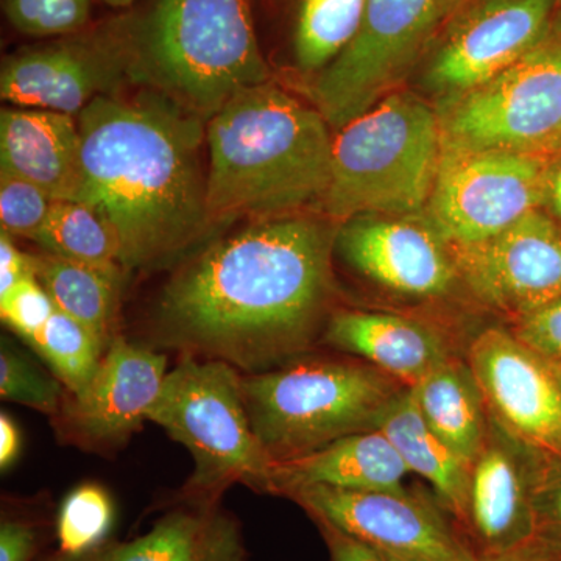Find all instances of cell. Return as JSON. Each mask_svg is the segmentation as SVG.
<instances>
[{"mask_svg":"<svg viewBox=\"0 0 561 561\" xmlns=\"http://www.w3.org/2000/svg\"><path fill=\"white\" fill-rule=\"evenodd\" d=\"M337 231L306 216L256 220L198 253L162 290L153 342L261 373L301 350L331 289Z\"/></svg>","mask_w":561,"mask_h":561,"instance_id":"1","label":"cell"},{"mask_svg":"<svg viewBox=\"0 0 561 561\" xmlns=\"http://www.w3.org/2000/svg\"><path fill=\"white\" fill-rule=\"evenodd\" d=\"M203 124L162 94L139 101L101 95L79 114L83 181L77 202L114 232L125 273L168 265L213 225Z\"/></svg>","mask_w":561,"mask_h":561,"instance_id":"2","label":"cell"},{"mask_svg":"<svg viewBox=\"0 0 561 561\" xmlns=\"http://www.w3.org/2000/svg\"><path fill=\"white\" fill-rule=\"evenodd\" d=\"M205 142L210 224L294 216L330 186V124L271 81L232 95L206 122Z\"/></svg>","mask_w":561,"mask_h":561,"instance_id":"3","label":"cell"},{"mask_svg":"<svg viewBox=\"0 0 561 561\" xmlns=\"http://www.w3.org/2000/svg\"><path fill=\"white\" fill-rule=\"evenodd\" d=\"M125 32L131 76L203 122L239 91L271 79L251 0H151Z\"/></svg>","mask_w":561,"mask_h":561,"instance_id":"4","label":"cell"},{"mask_svg":"<svg viewBox=\"0 0 561 561\" xmlns=\"http://www.w3.org/2000/svg\"><path fill=\"white\" fill-rule=\"evenodd\" d=\"M442 157L437 110L398 90L332 138L321 209L334 221L365 214L424 216Z\"/></svg>","mask_w":561,"mask_h":561,"instance_id":"5","label":"cell"},{"mask_svg":"<svg viewBox=\"0 0 561 561\" xmlns=\"http://www.w3.org/2000/svg\"><path fill=\"white\" fill-rule=\"evenodd\" d=\"M398 391L378 368L332 359L300 360L242 376L251 427L273 463L373 430Z\"/></svg>","mask_w":561,"mask_h":561,"instance_id":"6","label":"cell"},{"mask_svg":"<svg viewBox=\"0 0 561 561\" xmlns=\"http://www.w3.org/2000/svg\"><path fill=\"white\" fill-rule=\"evenodd\" d=\"M147 421L194 460L184 502H217L234 483L271 491L275 463L251 427L242 376L227 362L183 356L165 376Z\"/></svg>","mask_w":561,"mask_h":561,"instance_id":"7","label":"cell"},{"mask_svg":"<svg viewBox=\"0 0 561 561\" xmlns=\"http://www.w3.org/2000/svg\"><path fill=\"white\" fill-rule=\"evenodd\" d=\"M442 146L552 158L561 153V20L548 38L481 87L435 105Z\"/></svg>","mask_w":561,"mask_h":561,"instance_id":"8","label":"cell"},{"mask_svg":"<svg viewBox=\"0 0 561 561\" xmlns=\"http://www.w3.org/2000/svg\"><path fill=\"white\" fill-rule=\"evenodd\" d=\"M440 22L438 0H368L356 38L312 84L330 127L341 130L400 90Z\"/></svg>","mask_w":561,"mask_h":561,"instance_id":"9","label":"cell"},{"mask_svg":"<svg viewBox=\"0 0 561 561\" xmlns=\"http://www.w3.org/2000/svg\"><path fill=\"white\" fill-rule=\"evenodd\" d=\"M549 165V158L534 154L442 146L427 219L451 249L489 241L545 209Z\"/></svg>","mask_w":561,"mask_h":561,"instance_id":"10","label":"cell"},{"mask_svg":"<svg viewBox=\"0 0 561 561\" xmlns=\"http://www.w3.org/2000/svg\"><path fill=\"white\" fill-rule=\"evenodd\" d=\"M559 0H465L424 69L437 103L481 87L548 38Z\"/></svg>","mask_w":561,"mask_h":561,"instance_id":"11","label":"cell"},{"mask_svg":"<svg viewBox=\"0 0 561 561\" xmlns=\"http://www.w3.org/2000/svg\"><path fill=\"white\" fill-rule=\"evenodd\" d=\"M486 411L508 440L540 460H561V382L513 332L491 328L468 351Z\"/></svg>","mask_w":561,"mask_h":561,"instance_id":"12","label":"cell"},{"mask_svg":"<svg viewBox=\"0 0 561 561\" xmlns=\"http://www.w3.org/2000/svg\"><path fill=\"white\" fill-rule=\"evenodd\" d=\"M284 496L301 505L313 522L379 552L432 561H479L440 512L409 493L302 485Z\"/></svg>","mask_w":561,"mask_h":561,"instance_id":"13","label":"cell"},{"mask_svg":"<svg viewBox=\"0 0 561 561\" xmlns=\"http://www.w3.org/2000/svg\"><path fill=\"white\" fill-rule=\"evenodd\" d=\"M459 279L513 320L561 297V224L531 210L489 241L451 249Z\"/></svg>","mask_w":561,"mask_h":561,"instance_id":"14","label":"cell"},{"mask_svg":"<svg viewBox=\"0 0 561 561\" xmlns=\"http://www.w3.org/2000/svg\"><path fill=\"white\" fill-rule=\"evenodd\" d=\"M127 73L131 76V51L122 24L117 33L58 41L11 55L0 72V95L18 108L76 116L94 99L111 95Z\"/></svg>","mask_w":561,"mask_h":561,"instance_id":"15","label":"cell"},{"mask_svg":"<svg viewBox=\"0 0 561 561\" xmlns=\"http://www.w3.org/2000/svg\"><path fill=\"white\" fill-rule=\"evenodd\" d=\"M335 247L354 271L398 294L438 297L459 279L451 247L426 214L353 217L339 228Z\"/></svg>","mask_w":561,"mask_h":561,"instance_id":"16","label":"cell"},{"mask_svg":"<svg viewBox=\"0 0 561 561\" xmlns=\"http://www.w3.org/2000/svg\"><path fill=\"white\" fill-rule=\"evenodd\" d=\"M168 373L164 353L116 335L87 389L68 393L55 419L62 434L80 445L119 446L147 421Z\"/></svg>","mask_w":561,"mask_h":561,"instance_id":"17","label":"cell"},{"mask_svg":"<svg viewBox=\"0 0 561 561\" xmlns=\"http://www.w3.org/2000/svg\"><path fill=\"white\" fill-rule=\"evenodd\" d=\"M516 448V443L508 449L507 443L489 437L472 463L465 529L471 534L479 559L534 545L531 481L540 459L530 457L524 463Z\"/></svg>","mask_w":561,"mask_h":561,"instance_id":"18","label":"cell"},{"mask_svg":"<svg viewBox=\"0 0 561 561\" xmlns=\"http://www.w3.org/2000/svg\"><path fill=\"white\" fill-rule=\"evenodd\" d=\"M0 172L35 184L54 202L77 201L83 158L73 116L46 110H2Z\"/></svg>","mask_w":561,"mask_h":561,"instance_id":"19","label":"cell"},{"mask_svg":"<svg viewBox=\"0 0 561 561\" xmlns=\"http://www.w3.org/2000/svg\"><path fill=\"white\" fill-rule=\"evenodd\" d=\"M409 472L387 435L368 430L339 438L308 456L275 463L271 493L286 494L302 485L408 493L404 478Z\"/></svg>","mask_w":561,"mask_h":561,"instance_id":"20","label":"cell"},{"mask_svg":"<svg viewBox=\"0 0 561 561\" xmlns=\"http://www.w3.org/2000/svg\"><path fill=\"white\" fill-rule=\"evenodd\" d=\"M324 337L339 350L371 362L373 367L405 387L415 386L451 357L437 331L393 313H335Z\"/></svg>","mask_w":561,"mask_h":561,"instance_id":"21","label":"cell"},{"mask_svg":"<svg viewBox=\"0 0 561 561\" xmlns=\"http://www.w3.org/2000/svg\"><path fill=\"white\" fill-rule=\"evenodd\" d=\"M151 530L114 542L113 561H245L241 529L217 502H183Z\"/></svg>","mask_w":561,"mask_h":561,"instance_id":"22","label":"cell"},{"mask_svg":"<svg viewBox=\"0 0 561 561\" xmlns=\"http://www.w3.org/2000/svg\"><path fill=\"white\" fill-rule=\"evenodd\" d=\"M373 430L387 435L409 471L431 483L446 507L467 524L471 465L431 430L413 400L411 389L398 391L375 421Z\"/></svg>","mask_w":561,"mask_h":561,"instance_id":"23","label":"cell"},{"mask_svg":"<svg viewBox=\"0 0 561 561\" xmlns=\"http://www.w3.org/2000/svg\"><path fill=\"white\" fill-rule=\"evenodd\" d=\"M408 389L431 430L472 467L489 432L485 402L470 365L449 357Z\"/></svg>","mask_w":561,"mask_h":561,"instance_id":"24","label":"cell"},{"mask_svg":"<svg viewBox=\"0 0 561 561\" xmlns=\"http://www.w3.org/2000/svg\"><path fill=\"white\" fill-rule=\"evenodd\" d=\"M35 278L54 301L57 311L79 321L106 351L116 337L122 267H95L57 254H33Z\"/></svg>","mask_w":561,"mask_h":561,"instance_id":"25","label":"cell"},{"mask_svg":"<svg viewBox=\"0 0 561 561\" xmlns=\"http://www.w3.org/2000/svg\"><path fill=\"white\" fill-rule=\"evenodd\" d=\"M47 253L95 267H122L119 243L101 214L77 201L51 203L38 241Z\"/></svg>","mask_w":561,"mask_h":561,"instance_id":"26","label":"cell"},{"mask_svg":"<svg viewBox=\"0 0 561 561\" xmlns=\"http://www.w3.org/2000/svg\"><path fill=\"white\" fill-rule=\"evenodd\" d=\"M368 0H301L295 31V55L302 70L330 66L364 22Z\"/></svg>","mask_w":561,"mask_h":561,"instance_id":"27","label":"cell"},{"mask_svg":"<svg viewBox=\"0 0 561 561\" xmlns=\"http://www.w3.org/2000/svg\"><path fill=\"white\" fill-rule=\"evenodd\" d=\"M27 343L49 365L69 394L87 389L105 354L83 324L60 311H55Z\"/></svg>","mask_w":561,"mask_h":561,"instance_id":"28","label":"cell"},{"mask_svg":"<svg viewBox=\"0 0 561 561\" xmlns=\"http://www.w3.org/2000/svg\"><path fill=\"white\" fill-rule=\"evenodd\" d=\"M114 505L105 489L87 483L70 491L57 515L58 552L76 556L108 541Z\"/></svg>","mask_w":561,"mask_h":561,"instance_id":"29","label":"cell"},{"mask_svg":"<svg viewBox=\"0 0 561 561\" xmlns=\"http://www.w3.org/2000/svg\"><path fill=\"white\" fill-rule=\"evenodd\" d=\"M66 391L60 379L41 370L3 339L0 348V397L3 400L57 416L68 398Z\"/></svg>","mask_w":561,"mask_h":561,"instance_id":"30","label":"cell"},{"mask_svg":"<svg viewBox=\"0 0 561 561\" xmlns=\"http://www.w3.org/2000/svg\"><path fill=\"white\" fill-rule=\"evenodd\" d=\"M91 0H5V16L18 32L62 36L81 31L90 20Z\"/></svg>","mask_w":561,"mask_h":561,"instance_id":"31","label":"cell"},{"mask_svg":"<svg viewBox=\"0 0 561 561\" xmlns=\"http://www.w3.org/2000/svg\"><path fill=\"white\" fill-rule=\"evenodd\" d=\"M51 203L35 184L0 172V224L7 234L38 241Z\"/></svg>","mask_w":561,"mask_h":561,"instance_id":"32","label":"cell"},{"mask_svg":"<svg viewBox=\"0 0 561 561\" xmlns=\"http://www.w3.org/2000/svg\"><path fill=\"white\" fill-rule=\"evenodd\" d=\"M534 545L561 561V460H538L531 481Z\"/></svg>","mask_w":561,"mask_h":561,"instance_id":"33","label":"cell"},{"mask_svg":"<svg viewBox=\"0 0 561 561\" xmlns=\"http://www.w3.org/2000/svg\"><path fill=\"white\" fill-rule=\"evenodd\" d=\"M57 311L54 301L35 276L22 279L7 294L0 295V316L11 331L31 341Z\"/></svg>","mask_w":561,"mask_h":561,"instance_id":"34","label":"cell"},{"mask_svg":"<svg viewBox=\"0 0 561 561\" xmlns=\"http://www.w3.org/2000/svg\"><path fill=\"white\" fill-rule=\"evenodd\" d=\"M515 337L546 362L561 365V297L515 321Z\"/></svg>","mask_w":561,"mask_h":561,"instance_id":"35","label":"cell"},{"mask_svg":"<svg viewBox=\"0 0 561 561\" xmlns=\"http://www.w3.org/2000/svg\"><path fill=\"white\" fill-rule=\"evenodd\" d=\"M38 549L39 534L32 523L3 516L0 523V561H32Z\"/></svg>","mask_w":561,"mask_h":561,"instance_id":"36","label":"cell"},{"mask_svg":"<svg viewBox=\"0 0 561 561\" xmlns=\"http://www.w3.org/2000/svg\"><path fill=\"white\" fill-rule=\"evenodd\" d=\"M35 276L33 254L16 249L11 236L2 231L0 236V295L13 289L22 279Z\"/></svg>","mask_w":561,"mask_h":561,"instance_id":"37","label":"cell"},{"mask_svg":"<svg viewBox=\"0 0 561 561\" xmlns=\"http://www.w3.org/2000/svg\"><path fill=\"white\" fill-rule=\"evenodd\" d=\"M316 524L319 526L324 541H327L330 561H387L378 549L371 548V546L365 545L356 538L348 537V535L328 526V524Z\"/></svg>","mask_w":561,"mask_h":561,"instance_id":"38","label":"cell"},{"mask_svg":"<svg viewBox=\"0 0 561 561\" xmlns=\"http://www.w3.org/2000/svg\"><path fill=\"white\" fill-rule=\"evenodd\" d=\"M21 451V435L16 424L7 413L0 415V468L9 470Z\"/></svg>","mask_w":561,"mask_h":561,"instance_id":"39","label":"cell"},{"mask_svg":"<svg viewBox=\"0 0 561 561\" xmlns=\"http://www.w3.org/2000/svg\"><path fill=\"white\" fill-rule=\"evenodd\" d=\"M545 210L561 224V153L552 158L549 165L548 195H546Z\"/></svg>","mask_w":561,"mask_h":561,"instance_id":"40","label":"cell"},{"mask_svg":"<svg viewBox=\"0 0 561 561\" xmlns=\"http://www.w3.org/2000/svg\"><path fill=\"white\" fill-rule=\"evenodd\" d=\"M479 561H560L541 549L540 546L530 545L527 548L519 549V551L504 553L497 557H482Z\"/></svg>","mask_w":561,"mask_h":561,"instance_id":"41","label":"cell"},{"mask_svg":"<svg viewBox=\"0 0 561 561\" xmlns=\"http://www.w3.org/2000/svg\"><path fill=\"white\" fill-rule=\"evenodd\" d=\"M114 542L116 541L103 542L99 548L83 553H76V556L57 552V556L50 557L46 561H113Z\"/></svg>","mask_w":561,"mask_h":561,"instance_id":"42","label":"cell"},{"mask_svg":"<svg viewBox=\"0 0 561 561\" xmlns=\"http://www.w3.org/2000/svg\"><path fill=\"white\" fill-rule=\"evenodd\" d=\"M463 2L465 0H438V10H440L442 21L451 16L454 11L459 9Z\"/></svg>","mask_w":561,"mask_h":561,"instance_id":"43","label":"cell"},{"mask_svg":"<svg viewBox=\"0 0 561 561\" xmlns=\"http://www.w3.org/2000/svg\"><path fill=\"white\" fill-rule=\"evenodd\" d=\"M103 2L108 3L111 7H116V9H125V7L131 5L136 0H103Z\"/></svg>","mask_w":561,"mask_h":561,"instance_id":"44","label":"cell"},{"mask_svg":"<svg viewBox=\"0 0 561 561\" xmlns=\"http://www.w3.org/2000/svg\"><path fill=\"white\" fill-rule=\"evenodd\" d=\"M382 556L386 557L387 561H432V560H424V559H412V557H401V556H391V553H383Z\"/></svg>","mask_w":561,"mask_h":561,"instance_id":"45","label":"cell"},{"mask_svg":"<svg viewBox=\"0 0 561 561\" xmlns=\"http://www.w3.org/2000/svg\"><path fill=\"white\" fill-rule=\"evenodd\" d=\"M552 367H553V365H552ZM553 370H556L557 376H559V379L561 382V365H559V367H553Z\"/></svg>","mask_w":561,"mask_h":561,"instance_id":"46","label":"cell"},{"mask_svg":"<svg viewBox=\"0 0 561 561\" xmlns=\"http://www.w3.org/2000/svg\"><path fill=\"white\" fill-rule=\"evenodd\" d=\"M557 14H559V18L561 20V0H559V7H557Z\"/></svg>","mask_w":561,"mask_h":561,"instance_id":"47","label":"cell"}]
</instances>
